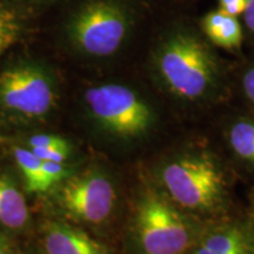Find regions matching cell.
I'll list each match as a JSON object with an SVG mask.
<instances>
[{"mask_svg": "<svg viewBox=\"0 0 254 254\" xmlns=\"http://www.w3.org/2000/svg\"><path fill=\"white\" fill-rule=\"evenodd\" d=\"M135 234L142 254H182L195 237L192 222L155 193L145 195L138 206Z\"/></svg>", "mask_w": 254, "mask_h": 254, "instance_id": "3957f363", "label": "cell"}, {"mask_svg": "<svg viewBox=\"0 0 254 254\" xmlns=\"http://www.w3.org/2000/svg\"><path fill=\"white\" fill-rule=\"evenodd\" d=\"M128 21L126 13L111 1L85 5L69 25V34L81 51L95 57L117 52L125 39Z\"/></svg>", "mask_w": 254, "mask_h": 254, "instance_id": "5b68a950", "label": "cell"}, {"mask_svg": "<svg viewBox=\"0 0 254 254\" xmlns=\"http://www.w3.org/2000/svg\"><path fill=\"white\" fill-rule=\"evenodd\" d=\"M202 30L214 45L222 49H238L243 41V30L237 17L221 11L209 12L201 21Z\"/></svg>", "mask_w": 254, "mask_h": 254, "instance_id": "30bf717a", "label": "cell"}, {"mask_svg": "<svg viewBox=\"0 0 254 254\" xmlns=\"http://www.w3.org/2000/svg\"><path fill=\"white\" fill-rule=\"evenodd\" d=\"M244 14H245L247 27L254 33V0H250L249 5H247L245 11H244Z\"/></svg>", "mask_w": 254, "mask_h": 254, "instance_id": "ffe728a7", "label": "cell"}, {"mask_svg": "<svg viewBox=\"0 0 254 254\" xmlns=\"http://www.w3.org/2000/svg\"><path fill=\"white\" fill-rule=\"evenodd\" d=\"M21 25L17 13L0 1V55L18 40Z\"/></svg>", "mask_w": 254, "mask_h": 254, "instance_id": "5bb4252c", "label": "cell"}, {"mask_svg": "<svg viewBox=\"0 0 254 254\" xmlns=\"http://www.w3.org/2000/svg\"><path fill=\"white\" fill-rule=\"evenodd\" d=\"M14 159L26 182L27 190L31 193L46 192L50 189L47 185L43 170V161L31 150L15 147L13 150Z\"/></svg>", "mask_w": 254, "mask_h": 254, "instance_id": "7c38bea8", "label": "cell"}, {"mask_svg": "<svg viewBox=\"0 0 254 254\" xmlns=\"http://www.w3.org/2000/svg\"><path fill=\"white\" fill-rule=\"evenodd\" d=\"M41 161L64 164L67 160L69 148H31Z\"/></svg>", "mask_w": 254, "mask_h": 254, "instance_id": "2e32d148", "label": "cell"}, {"mask_svg": "<svg viewBox=\"0 0 254 254\" xmlns=\"http://www.w3.org/2000/svg\"><path fill=\"white\" fill-rule=\"evenodd\" d=\"M31 148H68V144L58 135L38 134L28 140Z\"/></svg>", "mask_w": 254, "mask_h": 254, "instance_id": "9a60e30c", "label": "cell"}, {"mask_svg": "<svg viewBox=\"0 0 254 254\" xmlns=\"http://www.w3.org/2000/svg\"><path fill=\"white\" fill-rule=\"evenodd\" d=\"M0 100L14 112L40 117L52 109L55 92L49 77L40 68L20 65L0 73Z\"/></svg>", "mask_w": 254, "mask_h": 254, "instance_id": "8992f818", "label": "cell"}, {"mask_svg": "<svg viewBox=\"0 0 254 254\" xmlns=\"http://www.w3.org/2000/svg\"><path fill=\"white\" fill-rule=\"evenodd\" d=\"M43 170L45 174V179L49 187L55 185L59 180L67 174V170L60 163H51V161H43Z\"/></svg>", "mask_w": 254, "mask_h": 254, "instance_id": "e0dca14e", "label": "cell"}, {"mask_svg": "<svg viewBox=\"0 0 254 254\" xmlns=\"http://www.w3.org/2000/svg\"><path fill=\"white\" fill-rule=\"evenodd\" d=\"M243 87L246 97L254 104V67L250 68L244 75Z\"/></svg>", "mask_w": 254, "mask_h": 254, "instance_id": "d6986e66", "label": "cell"}, {"mask_svg": "<svg viewBox=\"0 0 254 254\" xmlns=\"http://www.w3.org/2000/svg\"><path fill=\"white\" fill-rule=\"evenodd\" d=\"M93 118L105 129L120 138H135L147 131L153 122L151 107L131 88L105 84L85 94Z\"/></svg>", "mask_w": 254, "mask_h": 254, "instance_id": "277c9868", "label": "cell"}, {"mask_svg": "<svg viewBox=\"0 0 254 254\" xmlns=\"http://www.w3.org/2000/svg\"><path fill=\"white\" fill-rule=\"evenodd\" d=\"M249 2L250 0H219V4H220L219 11L237 17L238 14L244 13Z\"/></svg>", "mask_w": 254, "mask_h": 254, "instance_id": "ac0fdd59", "label": "cell"}, {"mask_svg": "<svg viewBox=\"0 0 254 254\" xmlns=\"http://www.w3.org/2000/svg\"><path fill=\"white\" fill-rule=\"evenodd\" d=\"M155 66L168 90L186 100L206 97L219 78V65L211 49L185 32L172 34L161 44Z\"/></svg>", "mask_w": 254, "mask_h": 254, "instance_id": "6da1fadb", "label": "cell"}, {"mask_svg": "<svg viewBox=\"0 0 254 254\" xmlns=\"http://www.w3.org/2000/svg\"><path fill=\"white\" fill-rule=\"evenodd\" d=\"M28 220V208L24 195L13 184L0 178V224L18 230Z\"/></svg>", "mask_w": 254, "mask_h": 254, "instance_id": "8fae6325", "label": "cell"}, {"mask_svg": "<svg viewBox=\"0 0 254 254\" xmlns=\"http://www.w3.org/2000/svg\"><path fill=\"white\" fill-rule=\"evenodd\" d=\"M161 182L178 206L198 213L215 211L226 195L224 173L206 154H185L167 163Z\"/></svg>", "mask_w": 254, "mask_h": 254, "instance_id": "7a4b0ae2", "label": "cell"}, {"mask_svg": "<svg viewBox=\"0 0 254 254\" xmlns=\"http://www.w3.org/2000/svg\"><path fill=\"white\" fill-rule=\"evenodd\" d=\"M193 254H254V245L245 228L227 225L209 233Z\"/></svg>", "mask_w": 254, "mask_h": 254, "instance_id": "9c48e42d", "label": "cell"}, {"mask_svg": "<svg viewBox=\"0 0 254 254\" xmlns=\"http://www.w3.org/2000/svg\"><path fill=\"white\" fill-rule=\"evenodd\" d=\"M228 140L238 157L254 165V122L240 120L233 124L228 133Z\"/></svg>", "mask_w": 254, "mask_h": 254, "instance_id": "4fadbf2b", "label": "cell"}, {"mask_svg": "<svg viewBox=\"0 0 254 254\" xmlns=\"http://www.w3.org/2000/svg\"><path fill=\"white\" fill-rule=\"evenodd\" d=\"M43 241L47 254H109L87 233L60 222L47 225Z\"/></svg>", "mask_w": 254, "mask_h": 254, "instance_id": "ba28073f", "label": "cell"}, {"mask_svg": "<svg viewBox=\"0 0 254 254\" xmlns=\"http://www.w3.org/2000/svg\"><path fill=\"white\" fill-rule=\"evenodd\" d=\"M59 198L73 217L90 224H100L112 213L117 195L110 179L91 172L69 178L60 190Z\"/></svg>", "mask_w": 254, "mask_h": 254, "instance_id": "52a82bcc", "label": "cell"}]
</instances>
